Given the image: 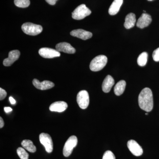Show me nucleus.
Masks as SVG:
<instances>
[{"label":"nucleus","mask_w":159,"mask_h":159,"mask_svg":"<svg viewBox=\"0 0 159 159\" xmlns=\"http://www.w3.org/2000/svg\"><path fill=\"white\" fill-rule=\"evenodd\" d=\"M139 104L142 109L146 112L152 110L153 107V96L151 90L148 88L143 89L139 97Z\"/></svg>","instance_id":"1"},{"label":"nucleus","mask_w":159,"mask_h":159,"mask_svg":"<svg viewBox=\"0 0 159 159\" xmlns=\"http://www.w3.org/2000/svg\"><path fill=\"white\" fill-rule=\"evenodd\" d=\"M107 62V58L105 55L97 56L93 59L90 64V69L92 71L97 72L102 70Z\"/></svg>","instance_id":"2"},{"label":"nucleus","mask_w":159,"mask_h":159,"mask_svg":"<svg viewBox=\"0 0 159 159\" xmlns=\"http://www.w3.org/2000/svg\"><path fill=\"white\" fill-rule=\"evenodd\" d=\"M22 30L24 33L28 35H38L41 33L43 28L39 25H35L31 23H25L22 26Z\"/></svg>","instance_id":"3"},{"label":"nucleus","mask_w":159,"mask_h":159,"mask_svg":"<svg viewBox=\"0 0 159 159\" xmlns=\"http://www.w3.org/2000/svg\"><path fill=\"white\" fill-rule=\"evenodd\" d=\"M91 12V10L84 4H82L78 6L72 12V18L75 20H82L90 15Z\"/></svg>","instance_id":"4"},{"label":"nucleus","mask_w":159,"mask_h":159,"mask_svg":"<svg viewBox=\"0 0 159 159\" xmlns=\"http://www.w3.org/2000/svg\"><path fill=\"white\" fill-rule=\"evenodd\" d=\"M77 137L74 135L70 137L67 140L63 149V154L65 157H68L70 155L73 149L77 146Z\"/></svg>","instance_id":"5"},{"label":"nucleus","mask_w":159,"mask_h":159,"mask_svg":"<svg viewBox=\"0 0 159 159\" xmlns=\"http://www.w3.org/2000/svg\"><path fill=\"white\" fill-rule=\"evenodd\" d=\"M77 101L80 108L85 109L87 108L89 103V97L87 91H80L77 94Z\"/></svg>","instance_id":"6"},{"label":"nucleus","mask_w":159,"mask_h":159,"mask_svg":"<svg viewBox=\"0 0 159 159\" xmlns=\"http://www.w3.org/2000/svg\"><path fill=\"white\" fill-rule=\"evenodd\" d=\"M40 143L45 148L48 153H51L53 150V143L50 135L48 134L41 133L39 135Z\"/></svg>","instance_id":"7"},{"label":"nucleus","mask_w":159,"mask_h":159,"mask_svg":"<svg viewBox=\"0 0 159 159\" xmlns=\"http://www.w3.org/2000/svg\"><path fill=\"white\" fill-rule=\"evenodd\" d=\"M39 53L41 57L45 58H52L59 57L61 55L59 51L57 50L47 48L40 49Z\"/></svg>","instance_id":"8"},{"label":"nucleus","mask_w":159,"mask_h":159,"mask_svg":"<svg viewBox=\"0 0 159 159\" xmlns=\"http://www.w3.org/2000/svg\"><path fill=\"white\" fill-rule=\"evenodd\" d=\"M127 147L131 152L135 156L139 157L143 154V149L141 146L134 140H130L127 142Z\"/></svg>","instance_id":"9"},{"label":"nucleus","mask_w":159,"mask_h":159,"mask_svg":"<svg viewBox=\"0 0 159 159\" xmlns=\"http://www.w3.org/2000/svg\"><path fill=\"white\" fill-rule=\"evenodd\" d=\"M20 52L18 50H13L10 51L9 53V57L3 61V65L5 66H11L15 61L19 58Z\"/></svg>","instance_id":"10"},{"label":"nucleus","mask_w":159,"mask_h":159,"mask_svg":"<svg viewBox=\"0 0 159 159\" xmlns=\"http://www.w3.org/2000/svg\"><path fill=\"white\" fill-rule=\"evenodd\" d=\"M33 84L36 89L41 90H45L52 88L54 86V83L49 80H44L40 82L37 79H34L32 81Z\"/></svg>","instance_id":"11"},{"label":"nucleus","mask_w":159,"mask_h":159,"mask_svg":"<svg viewBox=\"0 0 159 159\" xmlns=\"http://www.w3.org/2000/svg\"><path fill=\"white\" fill-rule=\"evenodd\" d=\"M70 34L72 36L83 40L88 39L93 36V34L91 32L81 29L73 30L71 31Z\"/></svg>","instance_id":"12"},{"label":"nucleus","mask_w":159,"mask_h":159,"mask_svg":"<svg viewBox=\"0 0 159 159\" xmlns=\"http://www.w3.org/2000/svg\"><path fill=\"white\" fill-rule=\"evenodd\" d=\"M152 22V18L150 15L146 13H143L138 20L137 26L140 29H144L148 27Z\"/></svg>","instance_id":"13"},{"label":"nucleus","mask_w":159,"mask_h":159,"mask_svg":"<svg viewBox=\"0 0 159 159\" xmlns=\"http://www.w3.org/2000/svg\"><path fill=\"white\" fill-rule=\"evenodd\" d=\"M56 50L59 52H63L67 54H74L76 50L69 43L62 42L57 44L56 46Z\"/></svg>","instance_id":"14"},{"label":"nucleus","mask_w":159,"mask_h":159,"mask_svg":"<svg viewBox=\"0 0 159 159\" xmlns=\"http://www.w3.org/2000/svg\"><path fill=\"white\" fill-rule=\"evenodd\" d=\"M68 107V104L64 101H57L53 102L50 105L49 109L51 111L62 112L66 110Z\"/></svg>","instance_id":"15"},{"label":"nucleus","mask_w":159,"mask_h":159,"mask_svg":"<svg viewBox=\"0 0 159 159\" xmlns=\"http://www.w3.org/2000/svg\"><path fill=\"white\" fill-rule=\"evenodd\" d=\"M115 84V80L110 75H107L105 77L102 84V90L103 92L108 93L111 91Z\"/></svg>","instance_id":"16"},{"label":"nucleus","mask_w":159,"mask_h":159,"mask_svg":"<svg viewBox=\"0 0 159 159\" xmlns=\"http://www.w3.org/2000/svg\"><path fill=\"white\" fill-rule=\"evenodd\" d=\"M123 3V0H114L109 9L108 12L111 15H115L119 12Z\"/></svg>","instance_id":"17"},{"label":"nucleus","mask_w":159,"mask_h":159,"mask_svg":"<svg viewBox=\"0 0 159 159\" xmlns=\"http://www.w3.org/2000/svg\"><path fill=\"white\" fill-rule=\"evenodd\" d=\"M136 19L135 15L133 13H130L126 16L124 26L126 29L133 28L135 25Z\"/></svg>","instance_id":"18"},{"label":"nucleus","mask_w":159,"mask_h":159,"mask_svg":"<svg viewBox=\"0 0 159 159\" xmlns=\"http://www.w3.org/2000/svg\"><path fill=\"white\" fill-rule=\"evenodd\" d=\"M126 82L125 80H121L118 82L114 88V93L116 96L122 95L125 91Z\"/></svg>","instance_id":"19"},{"label":"nucleus","mask_w":159,"mask_h":159,"mask_svg":"<svg viewBox=\"0 0 159 159\" xmlns=\"http://www.w3.org/2000/svg\"><path fill=\"white\" fill-rule=\"evenodd\" d=\"M23 148L30 152L34 153L36 151V148L31 140H24L21 142Z\"/></svg>","instance_id":"20"},{"label":"nucleus","mask_w":159,"mask_h":159,"mask_svg":"<svg viewBox=\"0 0 159 159\" xmlns=\"http://www.w3.org/2000/svg\"><path fill=\"white\" fill-rule=\"evenodd\" d=\"M148 59V54L146 52H142L139 55L137 60L138 65L140 66H144L146 65Z\"/></svg>","instance_id":"21"},{"label":"nucleus","mask_w":159,"mask_h":159,"mask_svg":"<svg viewBox=\"0 0 159 159\" xmlns=\"http://www.w3.org/2000/svg\"><path fill=\"white\" fill-rule=\"evenodd\" d=\"M14 4L18 7L25 8L29 7L30 2L29 0H14Z\"/></svg>","instance_id":"22"},{"label":"nucleus","mask_w":159,"mask_h":159,"mask_svg":"<svg viewBox=\"0 0 159 159\" xmlns=\"http://www.w3.org/2000/svg\"><path fill=\"white\" fill-rule=\"evenodd\" d=\"M17 153L21 159H29V154L24 148L21 147H19L17 148Z\"/></svg>","instance_id":"23"},{"label":"nucleus","mask_w":159,"mask_h":159,"mask_svg":"<svg viewBox=\"0 0 159 159\" xmlns=\"http://www.w3.org/2000/svg\"><path fill=\"white\" fill-rule=\"evenodd\" d=\"M102 159H116V157L111 151H107L103 154Z\"/></svg>","instance_id":"24"},{"label":"nucleus","mask_w":159,"mask_h":159,"mask_svg":"<svg viewBox=\"0 0 159 159\" xmlns=\"http://www.w3.org/2000/svg\"><path fill=\"white\" fill-rule=\"evenodd\" d=\"M152 57L155 61H159V48L153 51Z\"/></svg>","instance_id":"25"},{"label":"nucleus","mask_w":159,"mask_h":159,"mask_svg":"<svg viewBox=\"0 0 159 159\" xmlns=\"http://www.w3.org/2000/svg\"><path fill=\"white\" fill-rule=\"evenodd\" d=\"M6 96H7V93L6 90L1 88H0V100H3L6 98Z\"/></svg>","instance_id":"26"},{"label":"nucleus","mask_w":159,"mask_h":159,"mask_svg":"<svg viewBox=\"0 0 159 159\" xmlns=\"http://www.w3.org/2000/svg\"><path fill=\"white\" fill-rule=\"evenodd\" d=\"M49 4L51 5H54L56 4V2L57 0H45Z\"/></svg>","instance_id":"27"},{"label":"nucleus","mask_w":159,"mask_h":159,"mask_svg":"<svg viewBox=\"0 0 159 159\" xmlns=\"http://www.w3.org/2000/svg\"><path fill=\"white\" fill-rule=\"evenodd\" d=\"M4 124L5 123H4V120L2 117H0V128H3V126H4Z\"/></svg>","instance_id":"28"},{"label":"nucleus","mask_w":159,"mask_h":159,"mask_svg":"<svg viewBox=\"0 0 159 159\" xmlns=\"http://www.w3.org/2000/svg\"><path fill=\"white\" fill-rule=\"evenodd\" d=\"M4 111L7 113L11 112L12 111V109L10 107H4Z\"/></svg>","instance_id":"29"},{"label":"nucleus","mask_w":159,"mask_h":159,"mask_svg":"<svg viewBox=\"0 0 159 159\" xmlns=\"http://www.w3.org/2000/svg\"><path fill=\"white\" fill-rule=\"evenodd\" d=\"M9 99L11 104H15L16 103V100H15L13 97H10L9 98Z\"/></svg>","instance_id":"30"},{"label":"nucleus","mask_w":159,"mask_h":159,"mask_svg":"<svg viewBox=\"0 0 159 159\" xmlns=\"http://www.w3.org/2000/svg\"><path fill=\"white\" fill-rule=\"evenodd\" d=\"M145 115H148V113H146V114H145Z\"/></svg>","instance_id":"31"},{"label":"nucleus","mask_w":159,"mask_h":159,"mask_svg":"<svg viewBox=\"0 0 159 159\" xmlns=\"http://www.w3.org/2000/svg\"><path fill=\"white\" fill-rule=\"evenodd\" d=\"M148 1H153V0H148Z\"/></svg>","instance_id":"32"}]
</instances>
